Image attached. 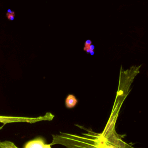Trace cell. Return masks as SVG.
<instances>
[{
  "label": "cell",
  "mask_w": 148,
  "mask_h": 148,
  "mask_svg": "<svg viewBox=\"0 0 148 148\" xmlns=\"http://www.w3.org/2000/svg\"><path fill=\"white\" fill-rule=\"evenodd\" d=\"M118 115L112 112L110 118L101 132H96L91 129L85 128L90 136L100 148H135L122 139L115 130V123Z\"/></svg>",
  "instance_id": "6da1fadb"
},
{
  "label": "cell",
  "mask_w": 148,
  "mask_h": 148,
  "mask_svg": "<svg viewBox=\"0 0 148 148\" xmlns=\"http://www.w3.org/2000/svg\"><path fill=\"white\" fill-rule=\"evenodd\" d=\"M52 136L51 146L58 144L65 148H100L86 130L79 135L60 132V134L52 135Z\"/></svg>",
  "instance_id": "7a4b0ae2"
},
{
  "label": "cell",
  "mask_w": 148,
  "mask_h": 148,
  "mask_svg": "<svg viewBox=\"0 0 148 148\" xmlns=\"http://www.w3.org/2000/svg\"><path fill=\"white\" fill-rule=\"evenodd\" d=\"M54 117V115L50 112H47L44 116H41L38 117L0 116V123L3 124H6L8 123H34L42 121H51Z\"/></svg>",
  "instance_id": "3957f363"
},
{
  "label": "cell",
  "mask_w": 148,
  "mask_h": 148,
  "mask_svg": "<svg viewBox=\"0 0 148 148\" xmlns=\"http://www.w3.org/2000/svg\"><path fill=\"white\" fill-rule=\"evenodd\" d=\"M50 144H47L42 137H37L25 143L24 148H51Z\"/></svg>",
  "instance_id": "277c9868"
},
{
  "label": "cell",
  "mask_w": 148,
  "mask_h": 148,
  "mask_svg": "<svg viewBox=\"0 0 148 148\" xmlns=\"http://www.w3.org/2000/svg\"><path fill=\"white\" fill-rule=\"evenodd\" d=\"M77 102H78L77 99L73 94L68 95L65 101V106L68 109L73 108L77 105Z\"/></svg>",
  "instance_id": "5b68a950"
},
{
  "label": "cell",
  "mask_w": 148,
  "mask_h": 148,
  "mask_svg": "<svg viewBox=\"0 0 148 148\" xmlns=\"http://www.w3.org/2000/svg\"><path fill=\"white\" fill-rule=\"evenodd\" d=\"M0 148H18L15 144L9 140L0 142Z\"/></svg>",
  "instance_id": "8992f818"
},
{
  "label": "cell",
  "mask_w": 148,
  "mask_h": 148,
  "mask_svg": "<svg viewBox=\"0 0 148 148\" xmlns=\"http://www.w3.org/2000/svg\"><path fill=\"white\" fill-rule=\"evenodd\" d=\"M6 16H7L8 18L10 20H13L14 18V13L13 12L11 11L10 10H8Z\"/></svg>",
  "instance_id": "52a82bcc"
},
{
  "label": "cell",
  "mask_w": 148,
  "mask_h": 148,
  "mask_svg": "<svg viewBox=\"0 0 148 148\" xmlns=\"http://www.w3.org/2000/svg\"><path fill=\"white\" fill-rule=\"evenodd\" d=\"M94 48H95L94 46L91 44L90 46H88V47H84L83 50H84V51H86L87 53H89V52H90L91 50H94Z\"/></svg>",
  "instance_id": "ba28073f"
},
{
  "label": "cell",
  "mask_w": 148,
  "mask_h": 148,
  "mask_svg": "<svg viewBox=\"0 0 148 148\" xmlns=\"http://www.w3.org/2000/svg\"><path fill=\"white\" fill-rule=\"evenodd\" d=\"M92 44V42L91 40L87 39L86 40V42H84V47H88L89 46H90Z\"/></svg>",
  "instance_id": "9c48e42d"
},
{
  "label": "cell",
  "mask_w": 148,
  "mask_h": 148,
  "mask_svg": "<svg viewBox=\"0 0 148 148\" xmlns=\"http://www.w3.org/2000/svg\"><path fill=\"white\" fill-rule=\"evenodd\" d=\"M89 53H90L91 56H93V55L94 54V50H91V51L89 52Z\"/></svg>",
  "instance_id": "30bf717a"
}]
</instances>
